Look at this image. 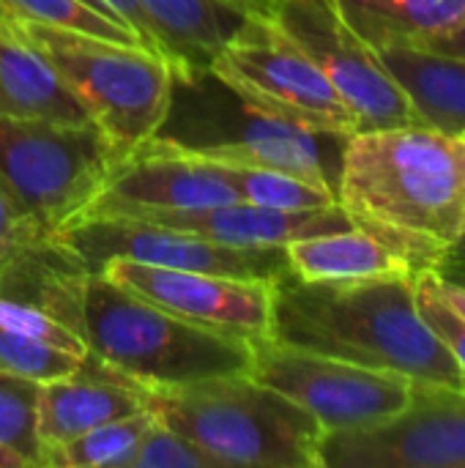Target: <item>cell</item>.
I'll use <instances>...</instances> for the list:
<instances>
[{"instance_id":"cell-8","label":"cell","mask_w":465,"mask_h":468,"mask_svg":"<svg viewBox=\"0 0 465 468\" xmlns=\"http://www.w3.org/2000/svg\"><path fill=\"white\" fill-rule=\"evenodd\" d=\"M47 250L82 269H99L112 258H126L252 282H274L288 271L285 247L222 244L129 217H77L47 236Z\"/></svg>"},{"instance_id":"cell-3","label":"cell","mask_w":465,"mask_h":468,"mask_svg":"<svg viewBox=\"0 0 465 468\" xmlns=\"http://www.w3.org/2000/svg\"><path fill=\"white\" fill-rule=\"evenodd\" d=\"M337 200L375 236L411 233L449 247L465 208V143L411 123L345 140Z\"/></svg>"},{"instance_id":"cell-26","label":"cell","mask_w":465,"mask_h":468,"mask_svg":"<svg viewBox=\"0 0 465 468\" xmlns=\"http://www.w3.org/2000/svg\"><path fill=\"white\" fill-rule=\"evenodd\" d=\"M82 365H85V356H77L71 351L55 348L33 337L14 335L0 326V370L3 373L44 384L52 378L71 376L82 370Z\"/></svg>"},{"instance_id":"cell-10","label":"cell","mask_w":465,"mask_h":468,"mask_svg":"<svg viewBox=\"0 0 465 468\" xmlns=\"http://www.w3.org/2000/svg\"><path fill=\"white\" fill-rule=\"evenodd\" d=\"M249 376L310 411L326 433L373 428L400 414L414 381L334 356L263 340L252 346Z\"/></svg>"},{"instance_id":"cell-37","label":"cell","mask_w":465,"mask_h":468,"mask_svg":"<svg viewBox=\"0 0 465 468\" xmlns=\"http://www.w3.org/2000/svg\"><path fill=\"white\" fill-rule=\"evenodd\" d=\"M27 463L16 455V452H11V450H5V447H0V468H25Z\"/></svg>"},{"instance_id":"cell-38","label":"cell","mask_w":465,"mask_h":468,"mask_svg":"<svg viewBox=\"0 0 465 468\" xmlns=\"http://www.w3.org/2000/svg\"><path fill=\"white\" fill-rule=\"evenodd\" d=\"M460 236H465V208H463V222H460ZM460 236H458V239H460Z\"/></svg>"},{"instance_id":"cell-20","label":"cell","mask_w":465,"mask_h":468,"mask_svg":"<svg viewBox=\"0 0 465 468\" xmlns=\"http://www.w3.org/2000/svg\"><path fill=\"white\" fill-rule=\"evenodd\" d=\"M140 5L173 71L208 69L249 16L225 0H140Z\"/></svg>"},{"instance_id":"cell-23","label":"cell","mask_w":465,"mask_h":468,"mask_svg":"<svg viewBox=\"0 0 465 468\" xmlns=\"http://www.w3.org/2000/svg\"><path fill=\"white\" fill-rule=\"evenodd\" d=\"M219 167L227 173L238 197L252 206L280 208V211H312V208H326V206L340 203L334 189L318 186L293 173L249 167V165H219Z\"/></svg>"},{"instance_id":"cell-9","label":"cell","mask_w":465,"mask_h":468,"mask_svg":"<svg viewBox=\"0 0 465 468\" xmlns=\"http://www.w3.org/2000/svg\"><path fill=\"white\" fill-rule=\"evenodd\" d=\"M208 69L241 99L280 118L345 137L359 132L323 71L266 14H249Z\"/></svg>"},{"instance_id":"cell-15","label":"cell","mask_w":465,"mask_h":468,"mask_svg":"<svg viewBox=\"0 0 465 468\" xmlns=\"http://www.w3.org/2000/svg\"><path fill=\"white\" fill-rule=\"evenodd\" d=\"M110 217H129L208 241L241 247H288L299 239L359 228L340 203L312 211H280L236 200L206 208H137Z\"/></svg>"},{"instance_id":"cell-17","label":"cell","mask_w":465,"mask_h":468,"mask_svg":"<svg viewBox=\"0 0 465 468\" xmlns=\"http://www.w3.org/2000/svg\"><path fill=\"white\" fill-rule=\"evenodd\" d=\"M0 118L93 126L85 104L55 66L0 22Z\"/></svg>"},{"instance_id":"cell-19","label":"cell","mask_w":465,"mask_h":468,"mask_svg":"<svg viewBox=\"0 0 465 468\" xmlns=\"http://www.w3.org/2000/svg\"><path fill=\"white\" fill-rule=\"evenodd\" d=\"M375 55L408 96L422 126L452 137L465 134V60L408 44L375 47Z\"/></svg>"},{"instance_id":"cell-14","label":"cell","mask_w":465,"mask_h":468,"mask_svg":"<svg viewBox=\"0 0 465 468\" xmlns=\"http://www.w3.org/2000/svg\"><path fill=\"white\" fill-rule=\"evenodd\" d=\"M236 200L241 197L217 162L148 140L110 167L99 195L79 217H110L137 208H206Z\"/></svg>"},{"instance_id":"cell-33","label":"cell","mask_w":465,"mask_h":468,"mask_svg":"<svg viewBox=\"0 0 465 468\" xmlns=\"http://www.w3.org/2000/svg\"><path fill=\"white\" fill-rule=\"evenodd\" d=\"M436 282H439V291H441V296L460 313L465 318V285L460 282H452V280H447V277H441L439 271H436Z\"/></svg>"},{"instance_id":"cell-21","label":"cell","mask_w":465,"mask_h":468,"mask_svg":"<svg viewBox=\"0 0 465 468\" xmlns=\"http://www.w3.org/2000/svg\"><path fill=\"white\" fill-rule=\"evenodd\" d=\"M348 25L375 49L425 44L465 19V0H337Z\"/></svg>"},{"instance_id":"cell-31","label":"cell","mask_w":465,"mask_h":468,"mask_svg":"<svg viewBox=\"0 0 465 468\" xmlns=\"http://www.w3.org/2000/svg\"><path fill=\"white\" fill-rule=\"evenodd\" d=\"M137 36H140V41L148 47V49H153V52H159L162 55V49H159V41H156V36H153V27H151V22H148V16H145V8L140 5V0H104ZM164 58V55H162Z\"/></svg>"},{"instance_id":"cell-35","label":"cell","mask_w":465,"mask_h":468,"mask_svg":"<svg viewBox=\"0 0 465 468\" xmlns=\"http://www.w3.org/2000/svg\"><path fill=\"white\" fill-rule=\"evenodd\" d=\"M441 263H465V236L455 239V241L447 247V252H444Z\"/></svg>"},{"instance_id":"cell-16","label":"cell","mask_w":465,"mask_h":468,"mask_svg":"<svg viewBox=\"0 0 465 468\" xmlns=\"http://www.w3.org/2000/svg\"><path fill=\"white\" fill-rule=\"evenodd\" d=\"M101 376H90L82 370L52 378L38 384L36 398V433L44 452L123 417L145 411L140 392L134 384L112 376L107 367H101Z\"/></svg>"},{"instance_id":"cell-29","label":"cell","mask_w":465,"mask_h":468,"mask_svg":"<svg viewBox=\"0 0 465 468\" xmlns=\"http://www.w3.org/2000/svg\"><path fill=\"white\" fill-rule=\"evenodd\" d=\"M0 326L14 332V335L33 337V340L49 343L55 348H63V351H71V354L88 359V348L79 340V335L33 302L0 296Z\"/></svg>"},{"instance_id":"cell-12","label":"cell","mask_w":465,"mask_h":468,"mask_svg":"<svg viewBox=\"0 0 465 468\" xmlns=\"http://www.w3.org/2000/svg\"><path fill=\"white\" fill-rule=\"evenodd\" d=\"M321 468H465V389L414 384L392 420L323 433Z\"/></svg>"},{"instance_id":"cell-32","label":"cell","mask_w":465,"mask_h":468,"mask_svg":"<svg viewBox=\"0 0 465 468\" xmlns=\"http://www.w3.org/2000/svg\"><path fill=\"white\" fill-rule=\"evenodd\" d=\"M419 49H430V52H439V55H449V58H460L465 60V19L449 33L444 36H436L425 44H417Z\"/></svg>"},{"instance_id":"cell-18","label":"cell","mask_w":465,"mask_h":468,"mask_svg":"<svg viewBox=\"0 0 465 468\" xmlns=\"http://www.w3.org/2000/svg\"><path fill=\"white\" fill-rule=\"evenodd\" d=\"M285 255H288V271L304 282L419 277L430 271L367 228L299 239L285 247Z\"/></svg>"},{"instance_id":"cell-6","label":"cell","mask_w":465,"mask_h":468,"mask_svg":"<svg viewBox=\"0 0 465 468\" xmlns=\"http://www.w3.org/2000/svg\"><path fill=\"white\" fill-rule=\"evenodd\" d=\"M22 41L38 49L85 104L112 165L145 145L164 123L173 96L170 63L143 47L88 33L0 16Z\"/></svg>"},{"instance_id":"cell-13","label":"cell","mask_w":465,"mask_h":468,"mask_svg":"<svg viewBox=\"0 0 465 468\" xmlns=\"http://www.w3.org/2000/svg\"><path fill=\"white\" fill-rule=\"evenodd\" d=\"M112 282L134 296L178 315L186 324L238 337L247 343L271 340V285L233 280L206 271H184L112 258L99 266Z\"/></svg>"},{"instance_id":"cell-24","label":"cell","mask_w":465,"mask_h":468,"mask_svg":"<svg viewBox=\"0 0 465 468\" xmlns=\"http://www.w3.org/2000/svg\"><path fill=\"white\" fill-rule=\"evenodd\" d=\"M0 16L74 30V33H88L96 38L118 41V44H143L140 36L126 22L112 19L85 5L82 0H0Z\"/></svg>"},{"instance_id":"cell-27","label":"cell","mask_w":465,"mask_h":468,"mask_svg":"<svg viewBox=\"0 0 465 468\" xmlns=\"http://www.w3.org/2000/svg\"><path fill=\"white\" fill-rule=\"evenodd\" d=\"M41 252H47V233L0 178V285L27 263V258Z\"/></svg>"},{"instance_id":"cell-11","label":"cell","mask_w":465,"mask_h":468,"mask_svg":"<svg viewBox=\"0 0 465 468\" xmlns=\"http://www.w3.org/2000/svg\"><path fill=\"white\" fill-rule=\"evenodd\" d=\"M266 16L323 71L354 112L359 132L419 123L408 96L348 25L337 0H271Z\"/></svg>"},{"instance_id":"cell-7","label":"cell","mask_w":465,"mask_h":468,"mask_svg":"<svg viewBox=\"0 0 465 468\" xmlns=\"http://www.w3.org/2000/svg\"><path fill=\"white\" fill-rule=\"evenodd\" d=\"M110 167L96 126L0 118V178L47 236L88 208Z\"/></svg>"},{"instance_id":"cell-5","label":"cell","mask_w":465,"mask_h":468,"mask_svg":"<svg viewBox=\"0 0 465 468\" xmlns=\"http://www.w3.org/2000/svg\"><path fill=\"white\" fill-rule=\"evenodd\" d=\"M137 392L162 425L225 468H321V422L249 373Z\"/></svg>"},{"instance_id":"cell-28","label":"cell","mask_w":465,"mask_h":468,"mask_svg":"<svg viewBox=\"0 0 465 468\" xmlns=\"http://www.w3.org/2000/svg\"><path fill=\"white\" fill-rule=\"evenodd\" d=\"M129 468H225L214 455L178 436L156 417L140 439L137 452L132 455Z\"/></svg>"},{"instance_id":"cell-36","label":"cell","mask_w":465,"mask_h":468,"mask_svg":"<svg viewBox=\"0 0 465 468\" xmlns=\"http://www.w3.org/2000/svg\"><path fill=\"white\" fill-rule=\"evenodd\" d=\"M225 3H230V5H236V8H241L247 14H266L269 5H271V0H225Z\"/></svg>"},{"instance_id":"cell-25","label":"cell","mask_w":465,"mask_h":468,"mask_svg":"<svg viewBox=\"0 0 465 468\" xmlns=\"http://www.w3.org/2000/svg\"><path fill=\"white\" fill-rule=\"evenodd\" d=\"M36 398L38 381L0 370V447L16 452L27 466H41Z\"/></svg>"},{"instance_id":"cell-34","label":"cell","mask_w":465,"mask_h":468,"mask_svg":"<svg viewBox=\"0 0 465 468\" xmlns=\"http://www.w3.org/2000/svg\"><path fill=\"white\" fill-rule=\"evenodd\" d=\"M436 271H439L441 277L452 280V282H460V285H465V263H439V266H436Z\"/></svg>"},{"instance_id":"cell-30","label":"cell","mask_w":465,"mask_h":468,"mask_svg":"<svg viewBox=\"0 0 465 468\" xmlns=\"http://www.w3.org/2000/svg\"><path fill=\"white\" fill-rule=\"evenodd\" d=\"M417 304L425 321L433 326L439 340L447 346V351L458 362L465 389V318L441 296L439 282H436V269L417 277Z\"/></svg>"},{"instance_id":"cell-4","label":"cell","mask_w":465,"mask_h":468,"mask_svg":"<svg viewBox=\"0 0 465 468\" xmlns=\"http://www.w3.org/2000/svg\"><path fill=\"white\" fill-rule=\"evenodd\" d=\"M219 165L293 173L337 192L345 134L280 118L227 88L211 69L173 71L170 112L151 137Z\"/></svg>"},{"instance_id":"cell-22","label":"cell","mask_w":465,"mask_h":468,"mask_svg":"<svg viewBox=\"0 0 465 468\" xmlns=\"http://www.w3.org/2000/svg\"><path fill=\"white\" fill-rule=\"evenodd\" d=\"M153 414L145 409L140 414L99 425L49 452H44L41 466L49 468H129L132 455L140 447Z\"/></svg>"},{"instance_id":"cell-2","label":"cell","mask_w":465,"mask_h":468,"mask_svg":"<svg viewBox=\"0 0 465 468\" xmlns=\"http://www.w3.org/2000/svg\"><path fill=\"white\" fill-rule=\"evenodd\" d=\"M271 340L463 389L458 362L419 313L417 277L304 282L285 271L271 285Z\"/></svg>"},{"instance_id":"cell-1","label":"cell","mask_w":465,"mask_h":468,"mask_svg":"<svg viewBox=\"0 0 465 468\" xmlns=\"http://www.w3.org/2000/svg\"><path fill=\"white\" fill-rule=\"evenodd\" d=\"M36 296L38 307L79 335L88 359L134 387L173 389L249 373L252 343L186 324L99 269L58 258L55 266H41Z\"/></svg>"}]
</instances>
